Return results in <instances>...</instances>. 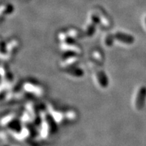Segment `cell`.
Here are the masks:
<instances>
[{
  "instance_id": "3957f363",
  "label": "cell",
  "mask_w": 146,
  "mask_h": 146,
  "mask_svg": "<svg viewBox=\"0 0 146 146\" xmlns=\"http://www.w3.org/2000/svg\"><path fill=\"white\" fill-rule=\"evenodd\" d=\"M95 9H96L98 15H99L100 19V25L105 27V28H109V27L111 25V21L108 16L106 14V12L101 8L96 7Z\"/></svg>"
},
{
  "instance_id": "7a4b0ae2",
  "label": "cell",
  "mask_w": 146,
  "mask_h": 146,
  "mask_svg": "<svg viewBox=\"0 0 146 146\" xmlns=\"http://www.w3.org/2000/svg\"><path fill=\"white\" fill-rule=\"evenodd\" d=\"M114 39L116 41H118L119 43L124 44H131L134 42V37L130 34H127L125 32L118 31L114 34Z\"/></svg>"
},
{
  "instance_id": "9c48e42d",
  "label": "cell",
  "mask_w": 146,
  "mask_h": 146,
  "mask_svg": "<svg viewBox=\"0 0 146 146\" xmlns=\"http://www.w3.org/2000/svg\"><path fill=\"white\" fill-rule=\"evenodd\" d=\"M114 34H106L104 36V44L106 47H111L114 41Z\"/></svg>"
},
{
  "instance_id": "277c9868",
  "label": "cell",
  "mask_w": 146,
  "mask_h": 146,
  "mask_svg": "<svg viewBox=\"0 0 146 146\" xmlns=\"http://www.w3.org/2000/svg\"><path fill=\"white\" fill-rule=\"evenodd\" d=\"M24 89L27 91H29V93L35 95V96H39L43 94V89L41 87L37 86L31 83H27L24 85Z\"/></svg>"
},
{
  "instance_id": "52a82bcc",
  "label": "cell",
  "mask_w": 146,
  "mask_h": 146,
  "mask_svg": "<svg viewBox=\"0 0 146 146\" xmlns=\"http://www.w3.org/2000/svg\"><path fill=\"white\" fill-rule=\"evenodd\" d=\"M78 62V58L76 56H70L62 60L60 62V64L64 68H68L70 66L74 65Z\"/></svg>"
},
{
  "instance_id": "6da1fadb",
  "label": "cell",
  "mask_w": 146,
  "mask_h": 146,
  "mask_svg": "<svg viewBox=\"0 0 146 146\" xmlns=\"http://www.w3.org/2000/svg\"><path fill=\"white\" fill-rule=\"evenodd\" d=\"M146 100V87L141 86L137 89L134 99L135 108L137 110L143 108Z\"/></svg>"
},
{
  "instance_id": "8fae6325",
  "label": "cell",
  "mask_w": 146,
  "mask_h": 146,
  "mask_svg": "<svg viewBox=\"0 0 146 146\" xmlns=\"http://www.w3.org/2000/svg\"><path fill=\"white\" fill-rule=\"evenodd\" d=\"M143 23H144V25H145V28H146V15L144 16V18H143Z\"/></svg>"
},
{
  "instance_id": "5b68a950",
  "label": "cell",
  "mask_w": 146,
  "mask_h": 146,
  "mask_svg": "<svg viewBox=\"0 0 146 146\" xmlns=\"http://www.w3.org/2000/svg\"><path fill=\"white\" fill-rule=\"evenodd\" d=\"M95 78L98 83V85L101 87L104 88L108 85V79L104 71H96V72L95 73Z\"/></svg>"
},
{
  "instance_id": "8992f818",
  "label": "cell",
  "mask_w": 146,
  "mask_h": 146,
  "mask_svg": "<svg viewBox=\"0 0 146 146\" xmlns=\"http://www.w3.org/2000/svg\"><path fill=\"white\" fill-rule=\"evenodd\" d=\"M14 10L13 5L10 3H3L1 5V18L5 16L10 15L13 13Z\"/></svg>"
},
{
  "instance_id": "ba28073f",
  "label": "cell",
  "mask_w": 146,
  "mask_h": 146,
  "mask_svg": "<svg viewBox=\"0 0 146 146\" xmlns=\"http://www.w3.org/2000/svg\"><path fill=\"white\" fill-rule=\"evenodd\" d=\"M97 26L98 25H96L93 22L89 21L88 23L86 24V25H85V33L89 36L93 35L95 33V32H96Z\"/></svg>"
},
{
  "instance_id": "30bf717a",
  "label": "cell",
  "mask_w": 146,
  "mask_h": 146,
  "mask_svg": "<svg viewBox=\"0 0 146 146\" xmlns=\"http://www.w3.org/2000/svg\"><path fill=\"white\" fill-rule=\"evenodd\" d=\"M68 72L69 74L70 75H72L73 76H78V77H81L82 75L83 74V71L82 69L80 68H76V70H68Z\"/></svg>"
}]
</instances>
